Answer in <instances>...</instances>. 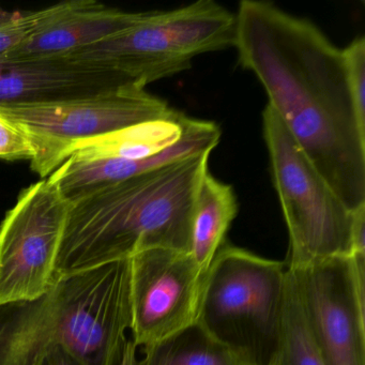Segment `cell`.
Here are the masks:
<instances>
[{
    "mask_svg": "<svg viewBox=\"0 0 365 365\" xmlns=\"http://www.w3.org/2000/svg\"><path fill=\"white\" fill-rule=\"evenodd\" d=\"M262 131L288 235L287 268L351 255L354 211L347 208L268 106Z\"/></svg>",
    "mask_w": 365,
    "mask_h": 365,
    "instance_id": "cell-6",
    "label": "cell"
},
{
    "mask_svg": "<svg viewBox=\"0 0 365 365\" xmlns=\"http://www.w3.org/2000/svg\"><path fill=\"white\" fill-rule=\"evenodd\" d=\"M138 349L133 341L128 339L115 365H138Z\"/></svg>",
    "mask_w": 365,
    "mask_h": 365,
    "instance_id": "cell-23",
    "label": "cell"
},
{
    "mask_svg": "<svg viewBox=\"0 0 365 365\" xmlns=\"http://www.w3.org/2000/svg\"><path fill=\"white\" fill-rule=\"evenodd\" d=\"M71 0L38 11L11 12L0 21V57L24 43L69 9Z\"/></svg>",
    "mask_w": 365,
    "mask_h": 365,
    "instance_id": "cell-18",
    "label": "cell"
},
{
    "mask_svg": "<svg viewBox=\"0 0 365 365\" xmlns=\"http://www.w3.org/2000/svg\"><path fill=\"white\" fill-rule=\"evenodd\" d=\"M235 19L232 48L266 91L267 106L347 208L365 205V119L343 50L309 21L266 1L243 0Z\"/></svg>",
    "mask_w": 365,
    "mask_h": 365,
    "instance_id": "cell-1",
    "label": "cell"
},
{
    "mask_svg": "<svg viewBox=\"0 0 365 365\" xmlns=\"http://www.w3.org/2000/svg\"><path fill=\"white\" fill-rule=\"evenodd\" d=\"M235 14L213 0L168 11L143 12L129 29L63 55L117 72L146 88L190 69L198 55L234 46Z\"/></svg>",
    "mask_w": 365,
    "mask_h": 365,
    "instance_id": "cell-5",
    "label": "cell"
},
{
    "mask_svg": "<svg viewBox=\"0 0 365 365\" xmlns=\"http://www.w3.org/2000/svg\"><path fill=\"white\" fill-rule=\"evenodd\" d=\"M210 155L170 162L69 202L57 281L145 250L190 253L194 202Z\"/></svg>",
    "mask_w": 365,
    "mask_h": 365,
    "instance_id": "cell-2",
    "label": "cell"
},
{
    "mask_svg": "<svg viewBox=\"0 0 365 365\" xmlns=\"http://www.w3.org/2000/svg\"><path fill=\"white\" fill-rule=\"evenodd\" d=\"M351 255H365V205H362L354 210L351 228Z\"/></svg>",
    "mask_w": 365,
    "mask_h": 365,
    "instance_id": "cell-21",
    "label": "cell"
},
{
    "mask_svg": "<svg viewBox=\"0 0 365 365\" xmlns=\"http://www.w3.org/2000/svg\"><path fill=\"white\" fill-rule=\"evenodd\" d=\"M128 85L136 84L117 72L65 56L0 61V106L61 103Z\"/></svg>",
    "mask_w": 365,
    "mask_h": 365,
    "instance_id": "cell-11",
    "label": "cell"
},
{
    "mask_svg": "<svg viewBox=\"0 0 365 365\" xmlns=\"http://www.w3.org/2000/svg\"><path fill=\"white\" fill-rule=\"evenodd\" d=\"M143 12H127L96 0H71L69 9L0 61L63 56L135 24Z\"/></svg>",
    "mask_w": 365,
    "mask_h": 365,
    "instance_id": "cell-13",
    "label": "cell"
},
{
    "mask_svg": "<svg viewBox=\"0 0 365 365\" xmlns=\"http://www.w3.org/2000/svg\"><path fill=\"white\" fill-rule=\"evenodd\" d=\"M221 140V129L213 121L187 117L179 140L165 153L147 160L110 159L78 162L66 160L48 177L63 197L71 202L81 196L170 162L211 153Z\"/></svg>",
    "mask_w": 365,
    "mask_h": 365,
    "instance_id": "cell-12",
    "label": "cell"
},
{
    "mask_svg": "<svg viewBox=\"0 0 365 365\" xmlns=\"http://www.w3.org/2000/svg\"><path fill=\"white\" fill-rule=\"evenodd\" d=\"M142 351L138 365H245L197 322Z\"/></svg>",
    "mask_w": 365,
    "mask_h": 365,
    "instance_id": "cell-16",
    "label": "cell"
},
{
    "mask_svg": "<svg viewBox=\"0 0 365 365\" xmlns=\"http://www.w3.org/2000/svg\"><path fill=\"white\" fill-rule=\"evenodd\" d=\"M39 365H84L63 345L55 346L42 359Z\"/></svg>",
    "mask_w": 365,
    "mask_h": 365,
    "instance_id": "cell-22",
    "label": "cell"
},
{
    "mask_svg": "<svg viewBox=\"0 0 365 365\" xmlns=\"http://www.w3.org/2000/svg\"><path fill=\"white\" fill-rule=\"evenodd\" d=\"M187 119V116L178 113L172 118L140 123L76 143L66 149L63 163L66 160L89 162L110 159L134 161L151 159L165 153L179 140Z\"/></svg>",
    "mask_w": 365,
    "mask_h": 365,
    "instance_id": "cell-14",
    "label": "cell"
},
{
    "mask_svg": "<svg viewBox=\"0 0 365 365\" xmlns=\"http://www.w3.org/2000/svg\"><path fill=\"white\" fill-rule=\"evenodd\" d=\"M131 317L130 258L61 277L41 298L0 305V365H39L57 345L115 365Z\"/></svg>",
    "mask_w": 365,
    "mask_h": 365,
    "instance_id": "cell-3",
    "label": "cell"
},
{
    "mask_svg": "<svg viewBox=\"0 0 365 365\" xmlns=\"http://www.w3.org/2000/svg\"><path fill=\"white\" fill-rule=\"evenodd\" d=\"M131 339L157 343L196 324L206 272L189 252L145 250L130 258Z\"/></svg>",
    "mask_w": 365,
    "mask_h": 365,
    "instance_id": "cell-10",
    "label": "cell"
},
{
    "mask_svg": "<svg viewBox=\"0 0 365 365\" xmlns=\"http://www.w3.org/2000/svg\"><path fill=\"white\" fill-rule=\"evenodd\" d=\"M348 84L356 110L365 119V39L356 38L343 50Z\"/></svg>",
    "mask_w": 365,
    "mask_h": 365,
    "instance_id": "cell-19",
    "label": "cell"
},
{
    "mask_svg": "<svg viewBox=\"0 0 365 365\" xmlns=\"http://www.w3.org/2000/svg\"><path fill=\"white\" fill-rule=\"evenodd\" d=\"M178 113L138 85L61 103L0 106V116L16 125L33 145L31 168L41 179L63 163L66 149L76 143L172 118Z\"/></svg>",
    "mask_w": 365,
    "mask_h": 365,
    "instance_id": "cell-7",
    "label": "cell"
},
{
    "mask_svg": "<svg viewBox=\"0 0 365 365\" xmlns=\"http://www.w3.org/2000/svg\"><path fill=\"white\" fill-rule=\"evenodd\" d=\"M68 209L48 178L21 192L0 223V305L36 300L54 287Z\"/></svg>",
    "mask_w": 365,
    "mask_h": 365,
    "instance_id": "cell-8",
    "label": "cell"
},
{
    "mask_svg": "<svg viewBox=\"0 0 365 365\" xmlns=\"http://www.w3.org/2000/svg\"><path fill=\"white\" fill-rule=\"evenodd\" d=\"M324 365H365V257L290 269Z\"/></svg>",
    "mask_w": 365,
    "mask_h": 365,
    "instance_id": "cell-9",
    "label": "cell"
},
{
    "mask_svg": "<svg viewBox=\"0 0 365 365\" xmlns=\"http://www.w3.org/2000/svg\"><path fill=\"white\" fill-rule=\"evenodd\" d=\"M285 264L224 243L205 274L197 324L245 365H271L285 303Z\"/></svg>",
    "mask_w": 365,
    "mask_h": 365,
    "instance_id": "cell-4",
    "label": "cell"
},
{
    "mask_svg": "<svg viewBox=\"0 0 365 365\" xmlns=\"http://www.w3.org/2000/svg\"><path fill=\"white\" fill-rule=\"evenodd\" d=\"M238 213V202L232 185L207 173L194 202L190 254L204 272L225 243L226 232Z\"/></svg>",
    "mask_w": 365,
    "mask_h": 365,
    "instance_id": "cell-15",
    "label": "cell"
},
{
    "mask_svg": "<svg viewBox=\"0 0 365 365\" xmlns=\"http://www.w3.org/2000/svg\"><path fill=\"white\" fill-rule=\"evenodd\" d=\"M271 365H324L309 332L294 279L288 269L281 335Z\"/></svg>",
    "mask_w": 365,
    "mask_h": 365,
    "instance_id": "cell-17",
    "label": "cell"
},
{
    "mask_svg": "<svg viewBox=\"0 0 365 365\" xmlns=\"http://www.w3.org/2000/svg\"><path fill=\"white\" fill-rule=\"evenodd\" d=\"M33 145L16 125L0 116V159L6 161L33 160Z\"/></svg>",
    "mask_w": 365,
    "mask_h": 365,
    "instance_id": "cell-20",
    "label": "cell"
}]
</instances>
